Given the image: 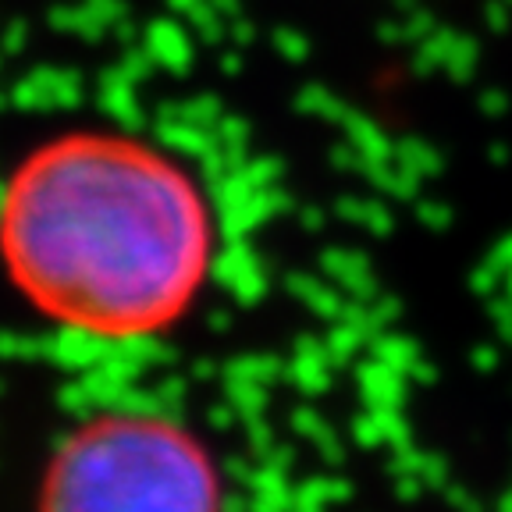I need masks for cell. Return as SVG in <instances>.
<instances>
[{
  "label": "cell",
  "instance_id": "obj_2",
  "mask_svg": "<svg viewBox=\"0 0 512 512\" xmlns=\"http://www.w3.org/2000/svg\"><path fill=\"white\" fill-rule=\"evenodd\" d=\"M36 512H224V484L185 424L104 413L50 452Z\"/></svg>",
  "mask_w": 512,
  "mask_h": 512
},
{
  "label": "cell",
  "instance_id": "obj_1",
  "mask_svg": "<svg viewBox=\"0 0 512 512\" xmlns=\"http://www.w3.org/2000/svg\"><path fill=\"white\" fill-rule=\"evenodd\" d=\"M221 214L182 150L132 128H64L0 189V267L43 320L100 342L175 331L207 296Z\"/></svg>",
  "mask_w": 512,
  "mask_h": 512
}]
</instances>
